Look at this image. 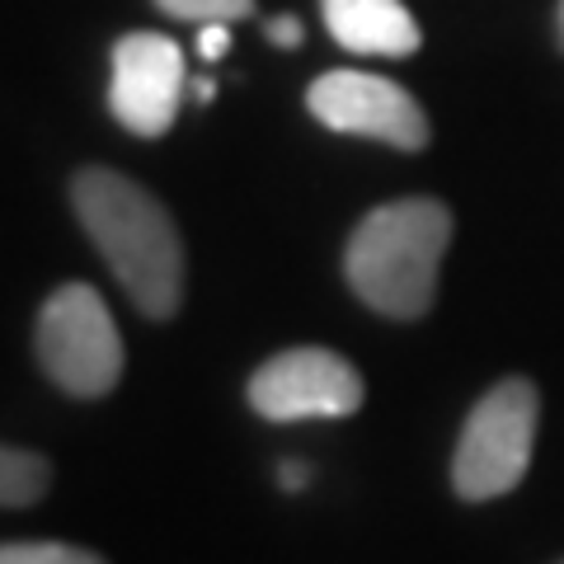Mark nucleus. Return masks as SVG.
<instances>
[{
  "label": "nucleus",
  "instance_id": "dca6fc26",
  "mask_svg": "<svg viewBox=\"0 0 564 564\" xmlns=\"http://www.w3.org/2000/svg\"><path fill=\"white\" fill-rule=\"evenodd\" d=\"M560 43H564V0H560Z\"/></svg>",
  "mask_w": 564,
  "mask_h": 564
},
{
  "label": "nucleus",
  "instance_id": "1a4fd4ad",
  "mask_svg": "<svg viewBox=\"0 0 564 564\" xmlns=\"http://www.w3.org/2000/svg\"><path fill=\"white\" fill-rule=\"evenodd\" d=\"M52 470L39 452L0 447V508H29L47 494Z\"/></svg>",
  "mask_w": 564,
  "mask_h": 564
},
{
  "label": "nucleus",
  "instance_id": "f8f14e48",
  "mask_svg": "<svg viewBox=\"0 0 564 564\" xmlns=\"http://www.w3.org/2000/svg\"><path fill=\"white\" fill-rule=\"evenodd\" d=\"M226 47H231V33H226V24H203V33H198L203 62H221V57H226Z\"/></svg>",
  "mask_w": 564,
  "mask_h": 564
},
{
  "label": "nucleus",
  "instance_id": "20e7f679",
  "mask_svg": "<svg viewBox=\"0 0 564 564\" xmlns=\"http://www.w3.org/2000/svg\"><path fill=\"white\" fill-rule=\"evenodd\" d=\"M39 362L66 395H109L122 377V334L95 288L66 282L39 311Z\"/></svg>",
  "mask_w": 564,
  "mask_h": 564
},
{
  "label": "nucleus",
  "instance_id": "6e6552de",
  "mask_svg": "<svg viewBox=\"0 0 564 564\" xmlns=\"http://www.w3.org/2000/svg\"><path fill=\"white\" fill-rule=\"evenodd\" d=\"M334 43L362 57H410L419 52V24L404 0H321Z\"/></svg>",
  "mask_w": 564,
  "mask_h": 564
},
{
  "label": "nucleus",
  "instance_id": "0eeeda50",
  "mask_svg": "<svg viewBox=\"0 0 564 564\" xmlns=\"http://www.w3.org/2000/svg\"><path fill=\"white\" fill-rule=\"evenodd\" d=\"M184 52L165 33H128L113 47L109 109L137 137H165L184 99Z\"/></svg>",
  "mask_w": 564,
  "mask_h": 564
},
{
  "label": "nucleus",
  "instance_id": "7ed1b4c3",
  "mask_svg": "<svg viewBox=\"0 0 564 564\" xmlns=\"http://www.w3.org/2000/svg\"><path fill=\"white\" fill-rule=\"evenodd\" d=\"M536 419H541V395L527 377H508L499 386H489V395L470 410L462 443H456V456H452L456 494L470 503H485L518 489L527 466H532Z\"/></svg>",
  "mask_w": 564,
  "mask_h": 564
},
{
  "label": "nucleus",
  "instance_id": "f257e3e1",
  "mask_svg": "<svg viewBox=\"0 0 564 564\" xmlns=\"http://www.w3.org/2000/svg\"><path fill=\"white\" fill-rule=\"evenodd\" d=\"M70 203L137 311L151 321H170L184 302V240L161 198H151L128 174L95 165L76 174Z\"/></svg>",
  "mask_w": 564,
  "mask_h": 564
},
{
  "label": "nucleus",
  "instance_id": "423d86ee",
  "mask_svg": "<svg viewBox=\"0 0 564 564\" xmlns=\"http://www.w3.org/2000/svg\"><path fill=\"white\" fill-rule=\"evenodd\" d=\"M306 104L329 132L372 137V141H386V147H395V151L429 147V118H423L419 99L386 76H367V70H325V76L306 90Z\"/></svg>",
  "mask_w": 564,
  "mask_h": 564
},
{
  "label": "nucleus",
  "instance_id": "9d476101",
  "mask_svg": "<svg viewBox=\"0 0 564 564\" xmlns=\"http://www.w3.org/2000/svg\"><path fill=\"white\" fill-rule=\"evenodd\" d=\"M0 564H104L95 551L62 541H24V545H0Z\"/></svg>",
  "mask_w": 564,
  "mask_h": 564
},
{
  "label": "nucleus",
  "instance_id": "39448f33",
  "mask_svg": "<svg viewBox=\"0 0 564 564\" xmlns=\"http://www.w3.org/2000/svg\"><path fill=\"white\" fill-rule=\"evenodd\" d=\"M367 400L358 367L334 348H282L250 377V404L269 423L296 419H348Z\"/></svg>",
  "mask_w": 564,
  "mask_h": 564
},
{
  "label": "nucleus",
  "instance_id": "9b49d317",
  "mask_svg": "<svg viewBox=\"0 0 564 564\" xmlns=\"http://www.w3.org/2000/svg\"><path fill=\"white\" fill-rule=\"evenodd\" d=\"M155 6L188 24H231L254 10V0H155Z\"/></svg>",
  "mask_w": 564,
  "mask_h": 564
},
{
  "label": "nucleus",
  "instance_id": "4468645a",
  "mask_svg": "<svg viewBox=\"0 0 564 564\" xmlns=\"http://www.w3.org/2000/svg\"><path fill=\"white\" fill-rule=\"evenodd\" d=\"M311 480V475H306V466L302 462H282L278 466V485H288V489H302Z\"/></svg>",
  "mask_w": 564,
  "mask_h": 564
},
{
  "label": "nucleus",
  "instance_id": "2eb2a0df",
  "mask_svg": "<svg viewBox=\"0 0 564 564\" xmlns=\"http://www.w3.org/2000/svg\"><path fill=\"white\" fill-rule=\"evenodd\" d=\"M193 95H198V99L207 104L212 95H217V85H212V80H193Z\"/></svg>",
  "mask_w": 564,
  "mask_h": 564
},
{
  "label": "nucleus",
  "instance_id": "ddd939ff",
  "mask_svg": "<svg viewBox=\"0 0 564 564\" xmlns=\"http://www.w3.org/2000/svg\"><path fill=\"white\" fill-rule=\"evenodd\" d=\"M269 39L278 47H296V43H302V24H296L292 14H288V20H269Z\"/></svg>",
  "mask_w": 564,
  "mask_h": 564
},
{
  "label": "nucleus",
  "instance_id": "f03ea898",
  "mask_svg": "<svg viewBox=\"0 0 564 564\" xmlns=\"http://www.w3.org/2000/svg\"><path fill=\"white\" fill-rule=\"evenodd\" d=\"M452 240V212L437 198H395L367 212L348 240V288L372 311L414 321L433 306L437 269Z\"/></svg>",
  "mask_w": 564,
  "mask_h": 564
}]
</instances>
